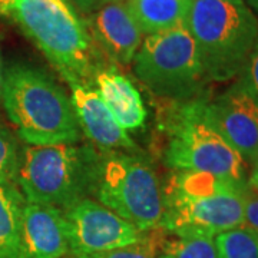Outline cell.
<instances>
[{
  "instance_id": "obj_21",
  "label": "cell",
  "mask_w": 258,
  "mask_h": 258,
  "mask_svg": "<svg viewBox=\"0 0 258 258\" xmlns=\"http://www.w3.org/2000/svg\"><path fill=\"white\" fill-rule=\"evenodd\" d=\"M237 78V83L258 105V37L251 53L247 57V62Z\"/></svg>"
},
{
  "instance_id": "obj_28",
  "label": "cell",
  "mask_w": 258,
  "mask_h": 258,
  "mask_svg": "<svg viewBox=\"0 0 258 258\" xmlns=\"http://www.w3.org/2000/svg\"><path fill=\"white\" fill-rule=\"evenodd\" d=\"M66 258H86V257H66Z\"/></svg>"
},
{
  "instance_id": "obj_5",
  "label": "cell",
  "mask_w": 258,
  "mask_h": 258,
  "mask_svg": "<svg viewBox=\"0 0 258 258\" xmlns=\"http://www.w3.org/2000/svg\"><path fill=\"white\" fill-rule=\"evenodd\" d=\"M208 81L225 82L242 71L258 37V19L244 2L194 0L186 19Z\"/></svg>"
},
{
  "instance_id": "obj_29",
  "label": "cell",
  "mask_w": 258,
  "mask_h": 258,
  "mask_svg": "<svg viewBox=\"0 0 258 258\" xmlns=\"http://www.w3.org/2000/svg\"><path fill=\"white\" fill-rule=\"evenodd\" d=\"M159 258H166V257H165V255H161V257H159Z\"/></svg>"
},
{
  "instance_id": "obj_25",
  "label": "cell",
  "mask_w": 258,
  "mask_h": 258,
  "mask_svg": "<svg viewBox=\"0 0 258 258\" xmlns=\"http://www.w3.org/2000/svg\"><path fill=\"white\" fill-rule=\"evenodd\" d=\"M16 0H0V15H10Z\"/></svg>"
},
{
  "instance_id": "obj_7",
  "label": "cell",
  "mask_w": 258,
  "mask_h": 258,
  "mask_svg": "<svg viewBox=\"0 0 258 258\" xmlns=\"http://www.w3.org/2000/svg\"><path fill=\"white\" fill-rule=\"evenodd\" d=\"M134 72L147 89L171 102L201 96L208 81L186 23L148 35L134 57Z\"/></svg>"
},
{
  "instance_id": "obj_3",
  "label": "cell",
  "mask_w": 258,
  "mask_h": 258,
  "mask_svg": "<svg viewBox=\"0 0 258 258\" xmlns=\"http://www.w3.org/2000/svg\"><path fill=\"white\" fill-rule=\"evenodd\" d=\"M247 191L207 172L175 171L164 186L165 211L159 227L176 237L215 238L244 225Z\"/></svg>"
},
{
  "instance_id": "obj_27",
  "label": "cell",
  "mask_w": 258,
  "mask_h": 258,
  "mask_svg": "<svg viewBox=\"0 0 258 258\" xmlns=\"http://www.w3.org/2000/svg\"><path fill=\"white\" fill-rule=\"evenodd\" d=\"M2 82H3V71H2V59H0V101H2Z\"/></svg>"
},
{
  "instance_id": "obj_2",
  "label": "cell",
  "mask_w": 258,
  "mask_h": 258,
  "mask_svg": "<svg viewBox=\"0 0 258 258\" xmlns=\"http://www.w3.org/2000/svg\"><path fill=\"white\" fill-rule=\"evenodd\" d=\"M10 15L66 82L93 86L101 52L69 0H16Z\"/></svg>"
},
{
  "instance_id": "obj_26",
  "label": "cell",
  "mask_w": 258,
  "mask_h": 258,
  "mask_svg": "<svg viewBox=\"0 0 258 258\" xmlns=\"http://www.w3.org/2000/svg\"><path fill=\"white\" fill-rule=\"evenodd\" d=\"M244 3L248 6L249 9L252 10V13H254L258 19V0H244Z\"/></svg>"
},
{
  "instance_id": "obj_4",
  "label": "cell",
  "mask_w": 258,
  "mask_h": 258,
  "mask_svg": "<svg viewBox=\"0 0 258 258\" xmlns=\"http://www.w3.org/2000/svg\"><path fill=\"white\" fill-rule=\"evenodd\" d=\"M203 95L175 102L168 112L165 162L174 171L207 172L241 188H248V164L212 123Z\"/></svg>"
},
{
  "instance_id": "obj_12",
  "label": "cell",
  "mask_w": 258,
  "mask_h": 258,
  "mask_svg": "<svg viewBox=\"0 0 258 258\" xmlns=\"http://www.w3.org/2000/svg\"><path fill=\"white\" fill-rule=\"evenodd\" d=\"M69 86L72 91L71 101L79 126L95 145L106 151L135 148L128 131L122 128L115 119L92 85L71 82Z\"/></svg>"
},
{
  "instance_id": "obj_15",
  "label": "cell",
  "mask_w": 258,
  "mask_h": 258,
  "mask_svg": "<svg viewBox=\"0 0 258 258\" xmlns=\"http://www.w3.org/2000/svg\"><path fill=\"white\" fill-rule=\"evenodd\" d=\"M142 33L152 35L186 23L194 0H125Z\"/></svg>"
},
{
  "instance_id": "obj_18",
  "label": "cell",
  "mask_w": 258,
  "mask_h": 258,
  "mask_svg": "<svg viewBox=\"0 0 258 258\" xmlns=\"http://www.w3.org/2000/svg\"><path fill=\"white\" fill-rule=\"evenodd\" d=\"M165 234L166 231L164 228L158 227L154 230L145 231L144 237L131 245L86 258H159L158 254L161 252V255H162L164 245L168 240Z\"/></svg>"
},
{
  "instance_id": "obj_6",
  "label": "cell",
  "mask_w": 258,
  "mask_h": 258,
  "mask_svg": "<svg viewBox=\"0 0 258 258\" xmlns=\"http://www.w3.org/2000/svg\"><path fill=\"white\" fill-rule=\"evenodd\" d=\"M99 155L75 142L28 145L19 155L15 181L26 203L60 210L92 192Z\"/></svg>"
},
{
  "instance_id": "obj_24",
  "label": "cell",
  "mask_w": 258,
  "mask_h": 258,
  "mask_svg": "<svg viewBox=\"0 0 258 258\" xmlns=\"http://www.w3.org/2000/svg\"><path fill=\"white\" fill-rule=\"evenodd\" d=\"M249 165H251V169L248 171L247 186H248L249 191H255V192H258V152Z\"/></svg>"
},
{
  "instance_id": "obj_11",
  "label": "cell",
  "mask_w": 258,
  "mask_h": 258,
  "mask_svg": "<svg viewBox=\"0 0 258 258\" xmlns=\"http://www.w3.org/2000/svg\"><path fill=\"white\" fill-rule=\"evenodd\" d=\"M212 123L242 159L251 164L258 152V105L235 82L208 101Z\"/></svg>"
},
{
  "instance_id": "obj_17",
  "label": "cell",
  "mask_w": 258,
  "mask_h": 258,
  "mask_svg": "<svg viewBox=\"0 0 258 258\" xmlns=\"http://www.w3.org/2000/svg\"><path fill=\"white\" fill-rule=\"evenodd\" d=\"M214 241L217 258H258V235L245 227L221 232Z\"/></svg>"
},
{
  "instance_id": "obj_9",
  "label": "cell",
  "mask_w": 258,
  "mask_h": 258,
  "mask_svg": "<svg viewBox=\"0 0 258 258\" xmlns=\"http://www.w3.org/2000/svg\"><path fill=\"white\" fill-rule=\"evenodd\" d=\"M62 212L72 257H91L126 247L145 232L91 198H81Z\"/></svg>"
},
{
  "instance_id": "obj_10",
  "label": "cell",
  "mask_w": 258,
  "mask_h": 258,
  "mask_svg": "<svg viewBox=\"0 0 258 258\" xmlns=\"http://www.w3.org/2000/svg\"><path fill=\"white\" fill-rule=\"evenodd\" d=\"M85 25L101 53L120 64L134 60L144 33L125 0H105L86 15Z\"/></svg>"
},
{
  "instance_id": "obj_14",
  "label": "cell",
  "mask_w": 258,
  "mask_h": 258,
  "mask_svg": "<svg viewBox=\"0 0 258 258\" xmlns=\"http://www.w3.org/2000/svg\"><path fill=\"white\" fill-rule=\"evenodd\" d=\"M93 88L125 131L144 126L147 109L138 89L113 66H102L95 74Z\"/></svg>"
},
{
  "instance_id": "obj_8",
  "label": "cell",
  "mask_w": 258,
  "mask_h": 258,
  "mask_svg": "<svg viewBox=\"0 0 258 258\" xmlns=\"http://www.w3.org/2000/svg\"><path fill=\"white\" fill-rule=\"evenodd\" d=\"M92 192L98 203L139 231L161 225L164 188L151 164L139 155L109 151L99 157Z\"/></svg>"
},
{
  "instance_id": "obj_19",
  "label": "cell",
  "mask_w": 258,
  "mask_h": 258,
  "mask_svg": "<svg viewBox=\"0 0 258 258\" xmlns=\"http://www.w3.org/2000/svg\"><path fill=\"white\" fill-rule=\"evenodd\" d=\"M162 255L166 258H217L215 241L205 235H185L166 240Z\"/></svg>"
},
{
  "instance_id": "obj_13",
  "label": "cell",
  "mask_w": 258,
  "mask_h": 258,
  "mask_svg": "<svg viewBox=\"0 0 258 258\" xmlns=\"http://www.w3.org/2000/svg\"><path fill=\"white\" fill-rule=\"evenodd\" d=\"M22 240L25 258H66L69 245L62 210L25 201Z\"/></svg>"
},
{
  "instance_id": "obj_1",
  "label": "cell",
  "mask_w": 258,
  "mask_h": 258,
  "mask_svg": "<svg viewBox=\"0 0 258 258\" xmlns=\"http://www.w3.org/2000/svg\"><path fill=\"white\" fill-rule=\"evenodd\" d=\"M2 101L10 122L29 145L76 142L81 137L71 98L37 68L9 66L3 74Z\"/></svg>"
},
{
  "instance_id": "obj_30",
  "label": "cell",
  "mask_w": 258,
  "mask_h": 258,
  "mask_svg": "<svg viewBox=\"0 0 258 258\" xmlns=\"http://www.w3.org/2000/svg\"><path fill=\"white\" fill-rule=\"evenodd\" d=\"M235 2H244V0H235Z\"/></svg>"
},
{
  "instance_id": "obj_22",
  "label": "cell",
  "mask_w": 258,
  "mask_h": 258,
  "mask_svg": "<svg viewBox=\"0 0 258 258\" xmlns=\"http://www.w3.org/2000/svg\"><path fill=\"white\" fill-rule=\"evenodd\" d=\"M258 235V192L247 191L244 198V225Z\"/></svg>"
},
{
  "instance_id": "obj_16",
  "label": "cell",
  "mask_w": 258,
  "mask_h": 258,
  "mask_svg": "<svg viewBox=\"0 0 258 258\" xmlns=\"http://www.w3.org/2000/svg\"><path fill=\"white\" fill-rule=\"evenodd\" d=\"M25 198L13 182L0 184V258H25L22 210Z\"/></svg>"
},
{
  "instance_id": "obj_20",
  "label": "cell",
  "mask_w": 258,
  "mask_h": 258,
  "mask_svg": "<svg viewBox=\"0 0 258 258\" xmlns=\"http://www.w3.org/2000/svg\"><path fill=\"white\" fill-rule=\"evenodd\" d=\"M19 166V152L12 134L0 123V184L13 182Z\"/></svg>"
},
{
  "instance_id": "obj_23",
  "label": "cell",
  "mask_w": 258,
  "mask_h": 258,
  "mask_svg": "<svg viewBox=\"0 0 258 258\" xmlns=\"http://www.w3.org/2000/svg\"><path fill=\"white\" fill-rule=\"evenodd\" d=\"M75 9L81 12L82 15L92 13L96 8H99L105 0H69Z\"/></svg>"
}]
</instances>
